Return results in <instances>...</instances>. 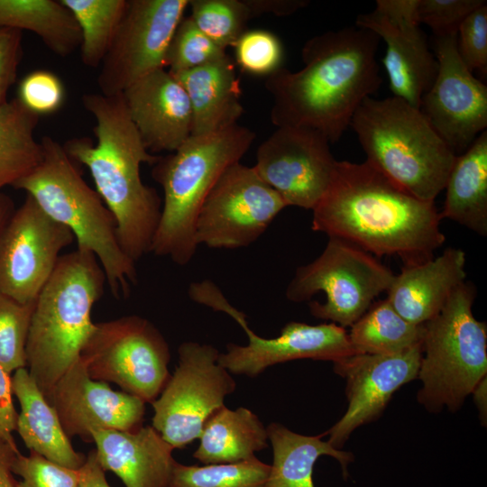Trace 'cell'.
I'll return each mask as SVG.
<instances>
[{"label": "cell", "instance_id": "11", "mask_svg": "<svg viewBox=\"0 0 487 487\" xmlns=\"http://www.w3.org/2000/svg\"><path fill=\"white\" fill-rule=\"evenodd\" d=\"M211 345L188 341L178 348V365L151 404L152 426L174 449L198 438L208 418L224 406L236 383Z\"/></svg>", "mask_w": 487, "mask_h": 487}, {"label": "cell", "instance_id": "27", "mask_svg": "<svg viewBox=\"0 0 487 487\" xmlns=\"http://www.w3.org/2000/svg\"><path fill=\"white\" fill-rule=\"evenodd\" d=\"M193 457L203 464H234L248 460L267 448V427L252 410L225 405L203 426Z\"/></svg>", "mask_w": 487, "mask_h": 487}, {"label": "cell", "instance_id": "14", "mask_svg": "<svg viewBox=\"0 0 487 487\" xmlns=\"http://www.w3.org/2000/svg\"><path fill=\"white\" fill-rule=\"evenodd\" d=\"M72 232L50 217L27 195L0 234V292L33 303L51 276Z\"/></svg>", "mask_w": 487, "mask_h": 487}, {"label": "cell", "instance_id": "23", "mask_svg": "<svg viewBox=\"0 0 487 487\" xmlns=\"http://www.w3.org/2000/svg\"><path fill=\"white\" fill-rule=\"evenodd\" d=\"M465 278V253L448 247L423 263L404 266L394 276L386 299L406 320L422 325L442 309Z\"/></svg>", "mask_w": 487, "mask_h": 487}, {"label": "cell", "instance_id": "17", "mask_svg": "<svg viewBox=\"0 0 487 487\" xmlns=\"http://www.w3.org/2000/svg\"><path fill=\"white\" fill-rule=\"evenodd\" d=\"M416 0H377L359 14L358 27L375 32L386 43L382 60L393 96L419 108L437 74V61L417 20Z\"/></svg>", "mask_w": 487, "mask_h": 487}, {"label": "cell", "instance_id": "18", "mask_svg": "<svg viewBox=\"0 0 487 487\" xmlns=\"http://www.w3.org/2000/svg\"><path fill=\"white\" fill-rule=\"evenodd\" d=\"M421 355L422 345L398 354H355L334 362L335 372L346 381L348 407L325 433L328 443L341 449L357 427L378 418L393 393L418 378Z\"/></svg>", "mask_w": 487, "mask_h": 487}, {"label": "cell", "instance_id": "48", "mask_svg": "<svg viewBox=\"0 0 487 487\" xmlns=\"http://www.w3.org/2000/svg\"><path fill=\"white\" fill-rule=\"evenodd\" d=\"M12 201L11 199L0 193V234L10 218L12 213Z\"/></svg>", "mask_w": 487, "mask_h": 487}, {"label": "cell", "instance_id": "37", "mask_svg": "<svg viewBox=\"0 0 487 487\" xmlns=\"http://www.w3.org/2000/svg\"><path fill=\"white\" fill-rule=\"evenodd\" d=\"M233 48L236 63L249 74L268 77L281 67L283 47L271 32L246 30Z\"/></svg>", "mask_w": 487, "mask_h": 487}, {"label": "cell", "instance_id": "19", "mask_svg": "<svg viewBox=\"0 0 487 487\" xmlns=\"http://www.w3.org/2000/svg\"><path fill=\"white\" fill-rule=\"evenodd\" d=\"M233 319L248 337L245 345H226L218 363L230 373L255 377L270 366L293 360L312 359L335 362L355 354L348 332L334 323L308 325L303 322L287 323L280 335L264 338L248 326L246 316L238 311Z\"/></svg>", "mask_w": 487, "mask_h": 487}, {"label": "cell", "instance_id": "15", "mask_svg": "<svg viewBox=\"0 0 487 487\" xmlns=\"http://www.w3.org/2000/svg\"><path fill=\"white\" fill-rule=\"evenodd\" d=\"M431 42L438 69L419 110L458 156L487 128V87L461 60L456 33L433 35Z\"/></svg>", "mask_w": 487, "mask_h": 487}, {"label": "cell", "instance_id": "33", "mask_svg": "<svg viewBox=\"0 0 487 487\" xmlns=\"http://www.w3.org/2000/svg\"><path fill=\"white\" fill-rule=\"evenodd\" d=\"M270 464L253 456L234 464L186 465L177 462L169 487H266Z\"/></svg>", "mask_w": 487, "mask_h": 487}, {"label": "cell", "instance_id": "28", "mask_svg": "<svg viewBox=\"0 0 487 487\" xmlns=\"http://www.w3.org/2000/svg\"><path fill=\"white\" fill-rule=\"evenodd\" d=\"M267 433L272 447V464L266 487H315L313 469L321 455L335 458L344 478H348V465L354 460V455L322 440L325 433L304 436L274 422L267 427Z\"/></svg>", "mask_w": 487, "mask_h": 487}, {"label": "cell", "instance_id": "7", "mask_svg": "<svg viewBox=\"0 0 487 487\" xmlns=\"http://www.w3.org/2000/svg\"><path fill=\"white\" fill-rule=\"evenodd\" d=\"M350 126L366 161L409 194L434 201L445 188L456 156L419 108L396 96H369Z\"/></svg>", "mask_w": 487, "mask_h": 487}, {"label": "cell", "instance_id": "45", "mask_svg": "<svg viewBox=\"0 0 487 487\" xmlns=\"http://www.w3.org/2000/svg\"><path fill=\"white\" fill-rule=\"evenodd\" d=\"M79 472L78 487H111L106 480V471L98 463L95 449L88 453Z\"/></svg>", "mask_w": 487, "mask_h": 487}, {"label": "cell", "instance_id": "9", "mask_svg": "<svg viewBox=\"0 0 487 487\" xmlns=\"http://www.w3.org/2000/svg\"><path fill=\"white\" fill-rule=\"evenodd\" d=\"M394 276L374 255L350 242L329 237L317 258L297 268L285 294L289 301L304 302L323 291L324 303L309 302L311 315L345 328L388 290Z\"/></svg>", "mask_w": 487, "mask_h": 487}, {"label": "cell", "instance_id": "44", "mask_svg": "<svg viewBox=\"0 0 487 487\" xmlns=\"http://www.w3.org/2000/svg\"><path fill=\"white\" fill-rule=\"evenodd\" d=\"M253 17L262 14L286 16L308 5L307 0H244Z\"/></svg>", "mask_w": 487, "mask_h": 487}, {"label": "cell", "instance_id": "32", "mask_svg": "<svg viewBox=\"0 0 487 487\" xmlns=\"http://www.w3.org/2000/svg\"><path fill=\"white\" fill-rule=\"evenodd\" d=\"M74 15L80 32L84 65L100 67L124 15L127 0H60Z\"/></svg>", "mask_w": 487, "mask_h": 487}, {"label": "cell", "instance_id": "34", "mask_svg": "<svg viewBox=\"0 0 487 487\" xmlns=\"http://www.w3.org/2000/svg\"><path fill=\"white\" fill-rule=\"evenodd\" d=\"M198 28L223 50L234 47L253 18L244 0H190Z\"/></svg>", "mask_w": 487, "mask_h": 487}, {"label": "cell", "instance_id": "38", "mask_svg": "<svg viewBox=\"0 0 487 487\" xmlns=\"http://www.w3.org/2000/svg\"><path fill=\"white\" fill-rule=\"evenodd\" d=\"M79 469L63 466L32 451L27 455L18 452L13 462V472L21 478L17 487H78Z\"/></svg>", "mask_w": 487, "mask_h": 487}, {"label": "cell", "instance_id": "46", "mask_svg": "<svg viewBox=\"0 0 487 487\" xmlns=\"http://www.w3.org/2000/svg\"><path fill=\"white\" fill-rule=\"evenodd\" d=\"M18 452L16 446L0 441V487H17L13 462Z\"/></svg>", "mask_w": 487, "mask_h": 487}, {"label": "cell", "instance_id": "13", "mask_svg": "<svg viewBox=\"0 0 487 487\" xmlns=\"http://www.w3.org/2000/svg\"><path fill=\"white\" fill-rule=\"evenodd\" d=\"M189 0H127L124 15L97 77L104 96L123 93L147 74L165 68L171 38Z\"/></svg>", "mask_w": 487, "mask_h": 487}, {"label": "cell", "instance_id": "41", "mask_svg": "<svg viewBox=\"0 0 487 487\" xmlns=\"http://www.w3.org/2000/svg\"><path fill=\"white\" fill-rule=\"evenodd\" d=\"M458 54L464 65L486 74L487 71V5L473 10L459 25L456 33Z\"/></svg>", "mask_w": 487, "mask_h": 487}, {"label": "cell", "instance_id": "8", "mask_svg": "<svg viewBox=\"0 0 487 487\" xmlns=\"http://www.w3.org/2000/svg\"><path fill=\"white\" fill-rule=\"evenodd\" d=\"M476 289L464 281L424 324L418 400L429 412L456 411L487 372V325L473 314Z\"/></svg>", "mask_w": 487, "mask_h": 487}, {"label": "cell", "instance_id": "39", "mask_svg": "<svg viewBox=\"0 0 487 487\" xmlns=\"http://www.w3.org/2000/svg\"><path fill=\"white\" fill-rule=\"evenodd\" d=\"M17 98L25 107L40 116L55 113L61 107L65 89L55 74L39 69L29 73L21 80Z\"/></svg>", "mask_w": 487, "mask_h": 487}, {"label": "cell", "instance_id": "47", "mask_svg": "<svg viewBox=\"0 0 487 487\" xmlns=\"http://www.w3.org/2000/svg\"><path fill=\"white\" fill-rule=\"evenodd\" d=\"M473 394L474 402L479 409L482 422L486 424V377H484L474 388L472 392Z\"/></svg>", "mask_w": 487, "mask_h": 487}, {"label": "cell", "instance_id": "22", "mask_svg": "<svg viewBox=\"0 0 487 487\" xmlns=\"http://www.w3.org/2000/svg\"><path fill=\"white\" fill-rule=\"evenodd\" d=\"M98 463L125 487H169L177 461L173 446L152 427L134 430L95 428Z\"/></svg>", "mask_w": 487, "mask_h": 487}, {"label": "cell", "instance_id": "43", "mask_svg": "<svg viewBox=\"0 0 487 487\" xmlns=\"http://www.w3.org/2000/svg\"><path fill=\"white\" fill-rule=\"evenodd\" d=\"M13 395L12 376L0 364V441L16 446L13 433L16 430L18 413Z\"/></svg>", "mask_w": 487, "mask_h": 487}, {"label": "cell", "instance_id": "26", "mask_svg": "<svg viewBox=\"0 0 487 487\" xmlns=\"http://www.w3.org/2000/svg\"><path fill=\"white\" fill-rule=\"evenodd\" d=\"M441 218H448L481 236L487 235V131L456 156L445 188Z\"/></svg>", "mask_w": 487, "mask_h": 487}, {"label": "cell", "instance_id": "35", "mask_svg": "<svg viewBox=\"0 0 487 487\" xmlns=\"http://www.w3.org/2000/svg\"><path fill=\"white\" fill-rule=\"evenodd\" d=\"M34 302L23 304L0 292V364L10 374L26 368V342Z\"/></svg>", "mask_w": 487, "mask_h": 487}, {"label": "cell", "instance_id": "31", "mask_svg": "<svg viewBox=\"0 0 487 487\" xmlns=\"http://www.w3.org/2000/svg\"><path fill=\"white\" fill-rule=\"evenodd\" d=\"M348 336L356 354L392 355L422 345L424 324L406 320L385 299L372 304Z\"/></svg>", "mask_w": 487, "mask_h": 487}, {"label": "cell", "instance_id": "21", "mask_svg": "<svg viewBox=\"0 0 487 487\" xmlns=\"http://www.w3.org/2000/svg\"><path fill=\"white\" fill-rule=\"evenodd\" d=\"M122 94L130 118L150 153L173 152L191 136L188 95L165 68L138 79Z\"/></svg>", "mask_w": 487, "mask_h": 487}, {"label": "cell", "instance_id": "24", "mask_svg": "<svg viewBox=\"0 0 487 487\" xmlns=\"http://www.w3.org/2000/svg\"><path fill=\"white\" fill-rule=\"evenodd\" d=\"M185 89L191 106V135L219 132L237 124L244 113L241 88L231 58L170 72Z\"/></svg>", "mask_w": 487, "mask_h": 487}, {"label": "cell", "instance_id": "29", "mask_svg": "<svg viewBox=\"0 0 487 487\" xmlns=\"http://www.w3.org/2000/svg\"><path fill=\"white\" fill-rule=\"evenodd\" d=\"M0 28L32 32L60 57L81 44L79 26L60 0H0Z\"/></svg>", "mask_w": 487, "mask_h": 487}, {"label": "cell", "instance_id": "40", "mask_svg": "<svg viewBox=\"0 0 487 487\" xmlns=\"http://www.w3.org/2000/svg\"><path fill=\"white\" fill-rule=\"evenodd\" d=\"M484 0H416L418 22L427 25L433 35L457 33L462 22Z\"/></svg>", "mask_w": 487, "mask_h": 487}, {"label": "cell", "instance_id": "1", "mask_svg": "<svg viewBox=\"0 0 487 487\" xmlns=\"http://www.w3.org/2000/svg\"><path fill=\"white\" fill-rule=\"evenodd\" d=\"M313 231L350 242L404 266L432 258L446 240L434 201L409 194L367 161H336L330 184L312 209Z\"/></svg>", "mask_w": 487, "mask_h": 487}, {"label": "cell", "instance_id": "5", "mask_svg": "<svg viewBox=\"0 0 487 487\" xmlns=\"http://www.w3.org/2000/svg\"><path fill=\"white\" fill-rule=\"evenodd\" d=\"M254 139L253 131L235 124L191 135L175 152L160 156L152 175L164 198L152 253L181 266L191 261L198 247L195 230L202 204L222 173L240 161Z\"/></svg>", "mask_w": 487, "mask_h": 487}, {"label": "cell", "instance_id": "36", "mask_svg": "<svg viewBox=\"0 0 487 487\" xmlns=\"http://www.w3.org/2000/svg\"><path fill=\"white\" fill-rule=\"evenodd\" d=\"M226 55L195 24L190 16L182 18L170 42L165 67L170 72L189 70Z\"/></svg>", "mask_w": 487, "mask_h": 487}, {"label": "cell", "instance_id": "12", "mask_svg": "<svg viewBox=\"0 0 487 487\" xmlns=\"http://www.w3.org/2000/svg\"><path fill=\"white\" fill-rule=\"evenodd\" d=\"M287 207L253 167L235 162L222 173L202 204L196 244L216 249L248 246Z\"/></svg>", "mask_w": 487, "mask_h": 487}, {"label": "cell", "instance_id": "42", "mask_svg": "<svg viewBox=\"0 0 487 487\" xmlns=\"http://www.w3.org/2000/svg\"><path fill=\"white\" fill-rule=\"evenodd\" d=\"M22 31L0 28V105L6 100L9 87L15 82L22 59Z\"/></svg>", "mask_w": 487, "mask_h": 487}, {"label": "cell", "instance_id": "10", "mask_svg": "<svg viewBox=\"0 0 487 487\" xmlns=\"http://www.w3.org/2000/svg\"><path fill=\"white\" fill-rule=\"evenodd\" d=\"M81 357L91 378L115 383L144 403L157 399L170 376L167 341L136 315L96 323Z\"/></svg>", "mask_w": 487, "mask_h": 487}, {"label": "cell", "instance_id": "2", "mask_svg": "<svg viewBox=\"0 0 487 487\" xmlns=\"http://www.w3.org/2000/svg\"><path fill=\"white\" fill-rule=\"evenodd\" d=\"M380 41L375 32L356 25L308 40L301 69L280 67L266 78L271 123L311 128L337 142L361 103L382 83L376 60Z\"/></svg>", "mask_w": 487, "mask_h": 487}, {"label": "cell", "instance_id": "4", "mask_svg": "<svg viewBox=\"0 0 487 487\" xmlns=\"http://www.w3.org/2000/svg\"><path fill=\"white\" fill-rule=\"evenodd\" d=\"M106 283L95 254L61 255L34 301L26 342L27 370L46 396L80 358L95 329L92 309Z\"/></svg>", "mask_w": 487, "mask_h": 487}, {"label": "cell", "instance_id": "20", "mask_svg": "<svg viewBox=\"0 0 487 487\" xmlns=\"http://www.w3.org/2000/svg\"><path fill=\"white\" fill-rule=\"evenodd\" d=\"M70 438L91 441L95 428L134 430L142 427L145 403L90 377L81 357L45 396Z\"/></svg>", "mask_w": 487, "mask_h": 487}, {"label": "cell", "instance_id": "6", "mask_svg": "<svg viewBox=\"0 0 487 487\" xmlns=\"http://www.w3.org/2000/svg\"><path fill=\"white\" fill-rule=\"evenodd\" d=\"M41 143V163L14 188L26 191L50 217L68 227L77 248L95 254L112 295L127 298L137 271L119 244L113 214L81 177L63 145L48 135Z\"/></svg>", "mask_w": 487, "mask_h": 487}, {"label": "cell", "instance_id": "16", "mask_svg": "<svg viewBox=\"0 0 487 487\" xmlns=\"http://www.w3.org/2000/svg\"><path fill=\"white\" fill-rule=\"evenodd\" d=\"M329 143L311 128L277 127L259 145L253 168L288 207L312 210L326 191L337 161Z\"/></svg>", "mask_w": 487, "mask_h": 487}, {"label": "cell", "instance_id": "3", "mask_svg": "<svg viewBox=\"0 0 487 487\" xmlns=\"http://www.w3.org/2000/svg\"><path fill=\"white\" fill-rule=\"evenodd\" d=\"M81 100L95 118L97 143L77 137L63 148L75 162L88 169L96 192L115 219L121 248L136 262L151 252L162 208L156 189L142 182L140 168L142 163L154 165L160 156L146 150L122 93H87Z\"/></svg>", "mask_w": 487, "mask_h": 487}, {"label": "cell", "instance_id": "30", "mask_svg": "<svg viewBox=\"0 0 487 487\" xmlns=\"http://www.w3.org/2000/svg\"><path fill=\"white\" fill-rule=\"evenodd\" d=\"M39 117L17 97L0 105V190L41 163L43 149L34 137Z\"/></svg>", "mask_w": 487, "mask_h": 487}, {"label": "cell", "instance_id": "25", "mask_svg": "<svg viewBox=\"0 0 487 487\" xmlns=\"http://www.w3.org/2000/svg\"><path fill=\"white\" fill-rule=\"evenodd\" d=\"M12 391L20 404L15 431L27 449L63 466L79 469L87 455L74 449L56 410L27 368L14 372Z\"/></svg>", "mask_w": 487, "mask_h": 487}]
</instances>
